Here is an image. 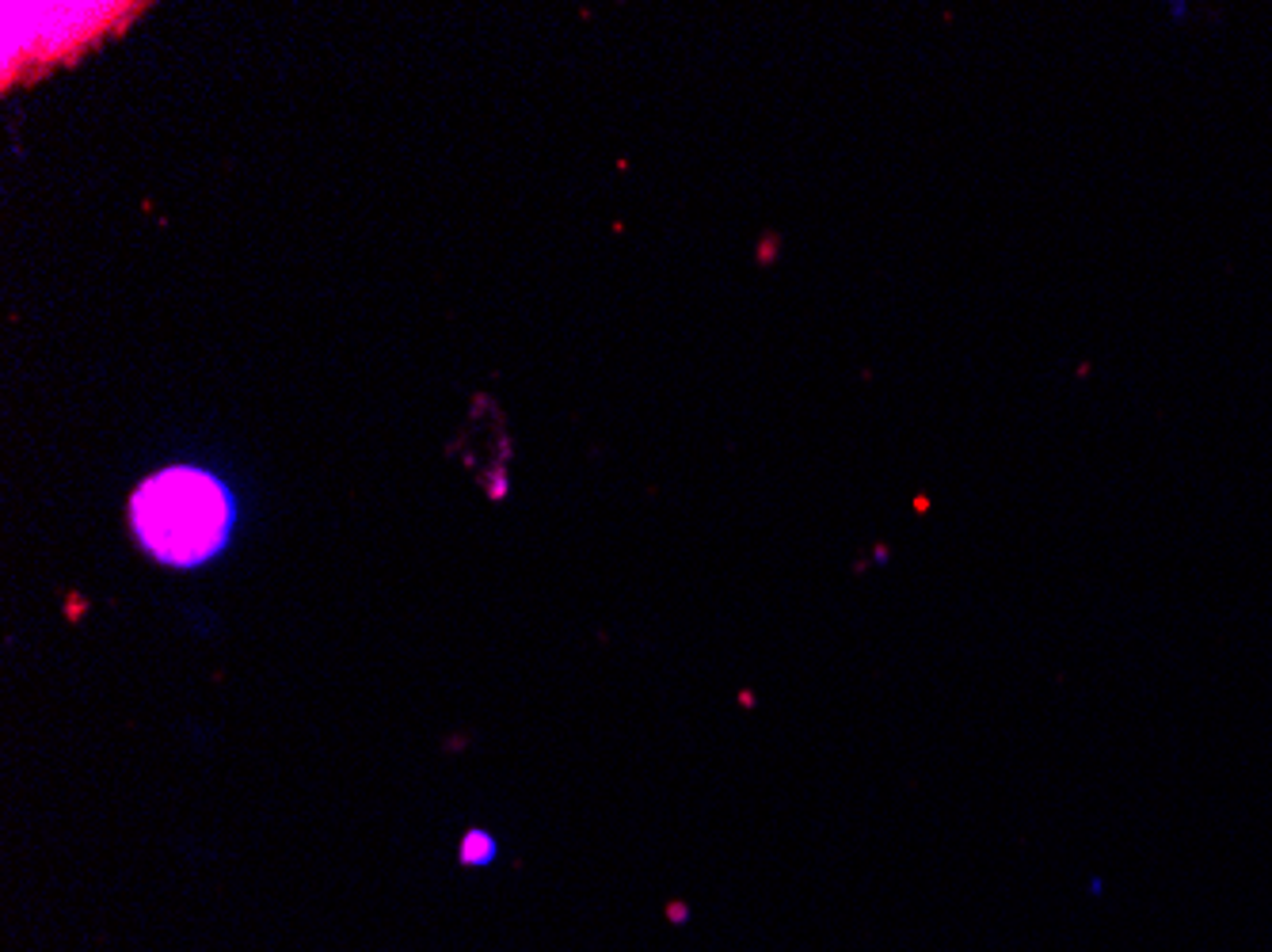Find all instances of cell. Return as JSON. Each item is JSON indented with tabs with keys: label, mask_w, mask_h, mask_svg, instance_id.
Returning <instances> with one entry per match:
<instances>
[{
	"label": "cell",
	"mask_w": 1272,
	"mask_h": 952,
	"mask_svg": "<svg viewBox=\"0 0 1272 952\" xmlns=\"http://www.w3.org/2000/svg\"><path fill=\"white\" fill-rule=\"evenodd\" d=\"M130 530L149 560L199 572L232 545L236 496L210 469L168 466L133 487Z\"/></svg>",
	"instance_id": "cell-1"
},
{
	"label": "cell",
	"mask_w": 1272,
	"mask_h": 952,
	"mask_svg": "<svg viewBox=\"0 0 1272 952\" xmlns=\"http://www.w3.org/2000/svg\"><path fill=\"white\" fill-rule=\"evenodd\" d=\"M496 857H499L496 834L484 831V827L465 831L462 846H457V861H462L465 869H492V865H496Z\"/></svg>",
	"instance_id": "cell-2"
}]
</instances>
